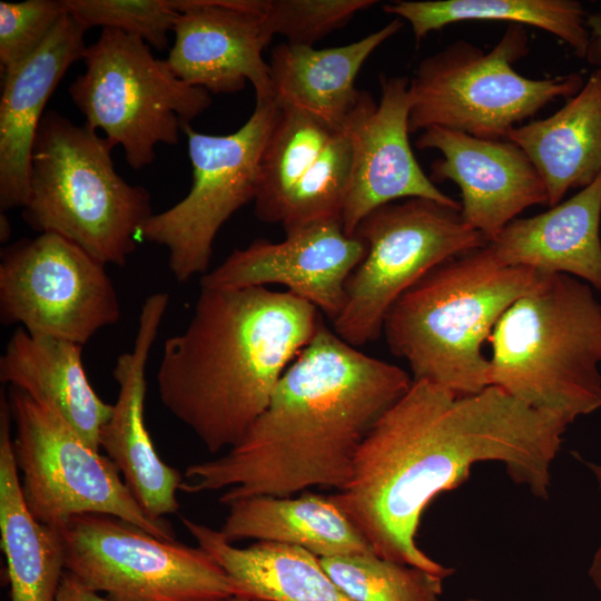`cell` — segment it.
Returning <instances> with one entry per match:
<instances>
[{"label":"cell","instance_id":"obj_21","mask_svg":"<svg viewBox=\"0 0 601 601\" xmlns=\"http://www.w3.org/2000/svg\"><path fill=\"white\" fill-rule=\"evenodd\" d=\"M402 27V20L394 19L366 37L339 47L277 45L268 60L277 104L300 108L333 127L343 128L366 95L355 87L359 70Z\"/></svg>","mask_w":601,"mask_h":601},{"label":"cell","instance_id":"obj_16","mask_svg":"<svg viewBox=\"0 0 601 601\" xmlns=\"http://www.w3.org/2000/svg\"><path fill=\"white\" fill-rule=\"evenodd\" d=\"M410 79L381 76L378 102L367 92L356 116L354 167L342 211V225L353 235L374 209L406 198H426L461 208L417 162L408 135Z\"/></svg>","mask_w":601,"mask_h":601},{"label":"cell","instance_id":"obj_29","mask_svg":"<svg viewBox=\"0 0 601 601\" xmlns=\"http://www.w3.org/2000/svg\"><path fill=\"white\" fill-rule=\"evenodd\" d=\"M361 105L292 189L279 220L285 231L341 220L353 174L355 122Z\"/></svg>","mask_w":601,"mask_h":601},{"label":"cell","instance_id":"obj_8","mask_svg":"<svg viewBox=\"0 0 601 601\" xmlns=\"http://www.w3.org/2000/svg\"><path fill=\"white\" fill-rule=\"evenodd\" d=\"M86 69L69 86L85 125L124 148L127 164L150 165L158 144L176 145L183 127L211 105L210 93L179 79L139 37L102 29L88 46Z\"/></svg>","mask_w":601,"mask_h":601},{"label":"cell","instance_id":"obj_35","mask_svg":"<svg viewBox=\"0 0 601 601\" xmlns=\"http://www.w3.org/2000/svg\"><path fill=\"white\" fill-rule=\"evenodd\" d=\"M588 28L590 45L585 59L592 63H601V14H588Z\"/></svg>","mask_w":601,"mask_h":601},{"label":"cell","instance_id":"obj_10","mask_svg":"<svg viewBox=\"0 0 601 601\" xmlns=\"http://www.w3.org/2000/svg\"><path fill=\"white\" fill-rule=\"evenodd\" d=\"M8 401L16 425L12 449L21 491L36 519L60 529L76 515L107 514L158 538L175 539L165 520L152 519L140 506L115 463L51 405L13 388Z\"/></svg>","mask_w":601,"mask_h":601},{"label":"cell","instance_id":"obj_3","mask_svg":"<svg viewBox=\"0 0 601 601\" xmlns=\"http://www.w3.org/2000/svg\"><path fill=\"white\" fill-rule=\"evenodd\" d=\"M311 303L266 287H200L187 327L164 344V406L204 446H234L322 323Z\"/></svg>","mask_w":601,"mask_h":601},{"label":"cell","instance_id":"obj_40","mask_svg":"<svg viewBox=\"0 0 601 601\" xmlns=\"http://www.w3.org/2000/svg\"><path fill=\"white\" fill-rule=\"evenodd\" d=\"M471 601H482V600H480V599H471Z\"/></svg>","mask_w":601,"mask_h":601},{"label":"cell","instance_id":"obj_28","mask_svg":"<svg viewBox=\"0 0 601 601\" xmlns=\"http://www.w3.org/2000/svg\"><path fill=\"white\" fill-rule=\"evenodd\" d=\"M278 106L262 155L254 200L256 217L270 224H279L292 189L342 129L300 108Z\"/></svg>","mask_w":601,"mask_h":601},{"label":"cell","instance_id":"obj_41","mask_svg":"<svg viewBox=\"0 0 601 601\" xmlns=\"http://www.w3.org/2000/svg\"><path fill=\"white\" fill-rule=\"evenodd\" d=\"M465 601H471V599H467V600H465Z\"/></svg>","mask_w":601,"mask_h":601},{"label":"cell","instance_id":"obj_30","mask_svg":"<svg viewBox=\"0 0 601 601\" xmlns=\"http://www.w3.org/2000/svg\"><path fill=\"white\" fill-rule=\"evenodd\" d=\"M332 580L356 601H439L444 579L376 553L318 558Z\"/></svg>","mask_w":601,"mask_h":601},{"label":"cell","instance_id":"obj_32","mask_svg":"<svg viewBox=\"0 0 601 601\" xmlns=\"http://www.w3.org/2000/svg\"><path fill=\"white\" fill-rule=\"evenodd\" d=\"M375 0H263L260 16L269 38L283 36L293 46L315 42L346 26Z\"/></svg>","mask_w":601,"mask_h":601},{"label":"cell","instance_id":"obj_33","mask_svg":"<svg viewBox=\"0 0 601 601\" xmlns=\"http://www.w3.org/2000/svg\"><path fill=\"white\" fill-rule=\"evenodd\" d=\"M66 13L63 0L0 1L1 72L35 53Z\"/></svg>","mask_w":601,"mask_h":601},{"label":"cell","instance_id":"obj_39","mask_svg":"<svg viewBox=\"0 0 601 601\" xmlns=\"http://www.w3.org/2000/svg\"><path fill=\"white\" fill-rule=\"evenodd\" d=\"M225 601H259V600H253V599H246V598H240V597H231Z\"/></svg>","mask_w":601,"mask_h":601},{"label":"cell","instance_id":"obj_13","mask_svg":"<svg viewBox=\"0 0 601 601\" xmlns=\"http://www.w3.org/2000/svg\"><path fill=\"white\" fill-rule=\"evenodd\" d=\"M120 317L106 265L71 240L42 233L1 252L2 324L83 346Z\"/></svg>","mask_w":601,"mask_h":601},{"label":"cell","instance_id":"obj_24","mask_svg":"<svg viewBox=\"0 0 601 601\" xmlns=\"http://www.w3.org/2000/svg\"><path fill=\"white\" fill-rule=\"evenodd\" d=\"M9 401L0 404V535L10 601H55L66 571L60 531L29 510L21 491Z\"/></svg>","mask_w":601,"mask_h":601},{"label":"cell","instance_id":"obj_37","mask_svg":"<svg viewBox=\"0 0 601 601\" xmlns=\"http://www.w3.org/2000/svg\"><path fill=\"white\" fill-rule=\"evenodd\" d=\"M0 218V239L3 243L7 242L10 237L11 227L6 215L3 216V214L1 213Z\"/></svg>","mask_w":601,"mask_h":601},{"label":"cell","instance_id":"obj_20","mask_svg":"<svg viewBox=\"0 0 601 601\" xmlns=\"http://www.w3.org/2000/svg\"><path fill=\"white\" fill-rule=\"evenodd\" d=\"M601 176L549 210L515 218L486 243L505 266L573 276L601 293Z\"/></svg>","mask_w":601,"mask_h":601},{"label":"cell","instance_id":"obj_17","mask_svg":"<svg viewBox=\"0 0 601 601\" xmlns=\"http://www.w3.org/2000/svg\"><path fill=\"white\" fill-rule=\"evenodd\" d=\"M415 146L440 151L430 178L459 186L464 220L487 240L524 209L548 205L541 176L525 152L509 139L431 127L421 132Z\"/></svg>","mask_w":601,"mask_h":601},{"label":"cell","instance_id":"obj_7","mask_svg":"<svg viewBox=\"0 0 601 601\" xmlns=\"http://www.w3.org/2000/svg\"><path fill=\"white\" fill-rule=\"evenodd\" d=\"M529 49L523 27L510 23L489 52L456 40L425 57L410 79V132L441 127L506 139L515 124L582 88L580 73L532 79L516 72L513 63Z\"/></svg>","mask_w":601,"mask_h":601},{"label":"cell","instance_id":"obj_5","mask_svg":"<svg viewBox=\"0 0 601 601\" xmlns=\"http://www.w3.org/2000/svg\"><path fill=\"white\" fill-rule=\"evenodd\" d=\"M489 342L490 385L568 426L601 408V304L589 284L540 273Z\"/></svg>","mask_w":601,"mask_h":601},{"label":"cell","instance_id":"obj_25","mask_svg":"<svg viewBox=\"0 0 601 601\" xmlns=\"http://www.w3.org/2000/svg\"><path fill=\"white\" fill-rule=\"evenodd\" d=\"M198 546L229 578L235 595L259 601H356L325 572L316 555L294 545L256 542L235 546L220 533L180 518Z\"/></svg>","mask_w":601,"mask_h":601},{"label":"cell","instance_id":"obj_11","mask_svg":"<svg viewBox=\"0 0 601 601\" xmlns=\"http://www.w3.org/2000/svg\"><path fill=\"white\" fill-rule=\"evenodd\" d=\"M275 98L256 100L247 121L227 135L183 127L191 164V187L170 208L152 214L140 238L168 250V266L179 283L204 276L214 240L223 225L243 206L254 201L262 155L277 119Z\"/></svg>","mask_w":601,"mask_h":601},{"label":"cell","instance_id":"obj_22","mask_svg":"<svg viewBox=\"0 0 601 601\" xmlns=\"http://www.w3.org/2000/svg\"><path fill=\"white\" fill-rule=\"evenodd\" d=\"M82 346L17 328L0 357V381L36 401L51 405L92 447L112 404L90 385L82 364Z\"/></svg>","mask_w":601,"mask_h":601},{"label":"cell","instance_id":"obj_14","mask_svg":"<svg viewBox=\"0 0 601 601\" xmlns=\"http://www.w3.org/2000/svg\"><path fill=\"white\" fill-rule=\"evenodd\" d=\"M284 240H254L235 249L215 269L200 277V287L245 288L283 285L332 322L341 313L346 284L367 252L341 220L322 221L285 231Z\"/></svg>","mask_w":601,"mask_h":601},{"label":"cell","instance_id":"obj_34","mask_svg":"<svg viewBox=\"0 0 601 601\" xmlns=\"http://www.w3.org/2000/svg\"><path fill=\"white\" fill-rule=\"evenodd\" d=\"M55 601H111L107 597H101L83 585L72 574L65 571L60 581Z\"/></svg>","mask_w":601,"mask_h":601},{"label":"cell","instance_id":"obj_23","mask_svg":"<svg viewBox=\"0 0 601 601\" xmlns=\"http://www.w3.org/2000/svg\"><path fill=\"white\" fill-rule=\"evenodd\" d=\"M506 139L534 165L549 207L563 201L568 190L595 181L601 176V67L553 115L514 127Z\"/></svg>","mask_w":601,"mask_h":601},{"label":"cell","instance_id":"obj_19","mask_svg":"<svg viewBox=\"0 0 601 601\" xmlns=\"http://www.w3.org/2000/svg\"><path fill=\"white\" fill-rule=\"evenodd\" d=\"M86 32L67 12L35 53L1 72V213L27 203L31 151L45 107L70 66L82 59Z\"/></svg>","mask_w":601,"mask_h":601},{"label":"cell","instance_id":"obj_12","mask_svg":"<svg viewBox=\"0 0 601 601\" xmlns=\"http://www.w3.org/2000/svg\"><path fill=\"white\" fill-rule=\"evenodd\" d=\"M66 571L111 601H225L234 587L199 546L166 540L122 519L97 513L60 529Z\"/></svg>","mask_w":601,"mask_h":601},{"label":"cell","instance_id":"obj_36","mask_svg":"<svg viewBox=\"0 0 601 601\" xmlns=\"http://www.w3.org/2000/svg\"><path fill=\"white\" fill-rule=\"evenodd\" d=\"M589 577L591 581L593 582L594 587L601 594V545L595 551L590 569H589Z\"/></svg>","mask_w":601,"mask_h":601},{"label":"cell","instance_id":"obj_15","mask_svg":"<svg viewBox=\"0 0 601 601\" xmlns=\"http://www.w3.org/2000/svg\"><path fill=\"white\" fill-rule=\"evenodd\" d=\"M179 19L167 61L174 73L210 95L236 93L249 82L256 100L274 97L264 49L272 38L262 0H173Z\"/></svg>","mask_w":601,"mask_h":601},{"label":"cell","instance_id":"obj_9","mask_svg":"<svg viewBox=\"0 0 601 601\" xmlns=\"http://www.w3.org/2000/svg\"><path fill=\"white\" fill-rule=\"evenodd\" d=\"M354 234L366 243L367 252L347 280L333 331L355 347L382 334L392 305L427 273L487 243L464 220L461 208L426 198L381 206Z\"/></svg>","mask_w":601,"mask_h":601},{"label":"cell","instance_id":"obj_1","mask_svg":"<svg viewBox=\"0 0 601 601\" xmlns=\"http://www.w3.org/2000/svg\"><path fill=\"white\" fill-rule=\"evenodd\" d=\"M566 428L494 385L457 395L413 381L367 433L346 486L331 497L376 554L446 579L454 569L416 543L427 505L481 462L503 464L514 483L546 500Z\"/></svg>","mask_w":601,"mask_h":601},{"label":"cell","instance_id":"obj_38","mask_svg":"<svg viewBox=\"0 0 601 601\" xmlns=\"http://www.w3.org/2000/svg\"><path fill=\"white\" fill-rule=\"evenodd\" d=\"M585 465L589 467L590 472L594 475V479L601 491V464L585 462Z\"/></svg>","mask_w":601,"mask_h":601},{"label":"cell","instance_id":"obj_2","mask_svg":"<svg viewBox=\"0 0 601 601\" xmlns=\"http://www.w3.org/2000/svg\"><path fill=\"white\" fill-rule=\"evenodd\" d=\"M412 383L406 371L361 352L322 321L243 437L219 457L190 464L180 490H224L225 505L315 486L342 491L363 440Z\"/></svg>","mask_w":601,"mask_h":601},{"label":"cell","instance_id":"obj_27","mask_svg":"<svg viewBox=\"0 0 601 601\" xmlns=\"http://www.w3.org/2000/svg\"><path fill=\"white\" fill-rule=\"evenodd\" d=\"M382 10L406 20L416 42L451 23L506 21L554 35L581 59L587 58L590 45L588 13L575 0H398L383 4Z\"/></svg>","mask_w":601,"mask_h":601},{"label":"cell","instance_id":"obj_31","mask_svg":"<svg viewBox=\"0 0 601 601\" xmlns=\"http://www.w3.org/2000/svg\"><path fill=\"white\" fill-rule=\"evenodd\" d=\"M67 12L87 30L116 29L158 50L168 47L180 12L173 0H63Z\"/></svg>","mask_w":601,"mask_h":601},{"label":"cell","instance_id":"obj_6","mask_svg":"<svg viewBox=\"0 0 601 601\" xmlns=\"http://www.w3.org/2000/svg\"><path fill=\"white\" fill-rule=\"evenodd\" d=\"M115 146L87 125L47 111L31 151L24 221L60 235L102 264L124 266L152 215L150 195L115 169Z\"/></svg>","mask_w":601,"mask_h":601},{"label":"cell","instance_id":"obj_26","mask_svg":"<svg viewBox=\"0 0 601 601\" xmlns=\"http://www.w3.org/2000/svg\"><path fill=\"white\" fill-rule=\"evenodd\" d=\"M227 506L219 531L230 543L245 539L282 543L317 558L376 553L331 495L252 496Z\"/></svg>","mask_w":601,"mask_h":601},{"label":"cell","instance_id":"obj_18","mask_svg":"<svg viewBox=\"0 0 601 601\" xmlns=\"http://www.w3.org/2000/svg\"><path fill=\"white\" fill-rule=\"evenodd\" d=\"M169 304L167 293L148 296L140 309L132 349L112 371L118 396L99 435V446L115 463L140 506L155 520L176 513L183 476L158 455L145 421L146 370Z\"/></svg>","mask_w":601,"mask_h":601},{"label":"cell","instance_id":"obj_4","mask_svg":"<svg viewBox=\"0 0 601 601\" xmlns=\"http://www.w3.org/2000/svg\"><path fill=\"white\" fill-rule=\"evenodd\" d=\"M539 277L531 268L501 264L485 244L439 265L401 295L382 333L392 354L407 362L413 381L457 395L479 393L490 386L484 343Z\"/></svg>","mask_w":601,"mask_h":601}]
</instances>
